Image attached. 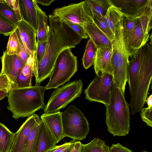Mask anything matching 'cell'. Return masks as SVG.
<instances>
[{"label": "cell", "instance_id": "cell-1", "mask_svg": "<svg viewBox=\"0 0 152 152\" xmlns=\"http://www.w3.org/2000/svg\"><path fill=\"white\" fill-rule=\"evenodd\" d=\"M49 31L44 56L38 65L34 76L35 85L49 77L56 61L65 49L75 48L83 38L53 14L49 15Z\"/></svg>", "mask_w": 152, "mask_h": 152}, {"label": "cell", "instance_id": "cell-2", "mask_svg": "<svg viewBox=\"0 0 152 152\" xmlns=\"http://www.w3.org/2000/svg\"><path fill=\"white\" fill-rule=\"evenodd\" d=\"M152 76V48L146 43L129 61L127 82L131 113L140 112L147 97Z\"/></svg>", "mask_w": 152, "mask_h": 152}, {"label": "cell", "instance_id": "cell-3", "mask_svg": "<svg viewBox=\"0 0 152 152\" xmlns=\"http://www.w3.org/2000/svg\"><path fill=\"white\" fill-rule=\"evenodd\" d=\"M45 86L36 85L24 88L12 87L8 93L7 108L12 118L29 117L45 106L44 94Z\"/></svg>", "mask_w": 152, "mask_h": 152}, {"label": "cell", "instance_id": "cell-4", "mask_svg": "<svg viewBox=\"0 0 152 152\" xmlns=\"http://www.w3.org/2000/svg\"><path fill=\"white\" fill-rule=\"evenodd\" d=\"M106 107L107 130L114 136H126L130 129L129 104L120 89L113 82L109 103Z\"/></svg>", "mask_w": 152, "mask_h": 152}, {"label": "cell", "instance_id": "cell-5", "mask_svg": "<svg viewBox=\"0 0 152 152\" xmlns=\"http://www.w3.org/2000/svg\"><path fill=\"white\" fill-rule=\"evenodd\" d=\"M115 38L111 42L113 48L112 63L113 82L124 94L127 82L129 56L124 39L122 18L116 27Z\"/></svg>", "mask_w": 152, "mask_h": 152}, {"label": "cell", "instance_id": "cell-6", "mask_svg": "<svg viewBox=\"0 0 152 152\" xmlns=\"http://www.w3.org/2000/svg\"><path fill=\"white\" fill-rule=\"evenodd\" d=\"M71 50H64L58 57L49 81L45 86L46 90L56 89L63 85L77 72V57L73 54Z\"/></svg>", "mask_w": 152, "mask_h": 152}, {"label": "cell", "instance_id": "cell-7", "mask_svg": "<svg viewBox=\"0 0 152 152\" xmlns=\"http://www.w3.org/2000/svg\"><path fill=\"white\" fill-rule=\"evenodd\" d=\"M61 116L64 137L79 140L86 138L89 131V124L79 109L71 104L66 110L61 112Z\"/></svg>", "mask_w": 152, "mask_h": 152}, {"label": "cell", "instance_id": "cell-8", "mask_svg": "<svg viewBox=\"0 0 152 152\" xmlns=\"http://www.w3.org/2000/svg\"><path fill=\"white\" fill-rule=\"evenodd\" d=\"M83 87L82 81L80 79L56 88L43 108L44 113H53L64 108L70 102L80 97Z\"/></svg>", "mask_w": 152, "mask_h": 152}, {"label": "cell", "instance_id": "cell-9", "mask_svg": "<svg viewBox=\"0 0 152 152\" xmlns=\"http://www.w3.org/2000/svg\"><path fill=\"white\" fill-rule=\"evenodd\" d=\"M113 76L103 72L96 75L94 80L84 90L85 98L90 102L108 104L113 83Z\"/></svg>", "mask_w": 152, "mask_h": 152}, {"label": "cell", "instance_id": "cell-10", "mask_svg": "<svg viewBox=\"0 0 152 152\" xmlns=\"http://www.w3.org/2000/svg\"><path fill=\"white\" fill-rule=\"evenodd\" d=\"M53 14L83 26L93 23V16L86 0L56 8Z\"/></svg>", "mask_w": 152, "mask_h": 152}, {"label": "cell", "instance_id": "cell-11", "mask_svg": "<svg viewBox=\"0 0 152 152\" xmlns=\"http://www.w3.org/2000/svg\"><path fill=\"white\" fill-rule=\"evenodd\" d=\"M149 34L144 31L139 18L137 17L135 28L131 33L124 40L129 57H134L139 49L148 41Z\"/></svg>", "mask_w": 152, "mask_h": 152}, {"label": "cell", "instance_id": "cell-12", "mask_svg": "<svg viewBox=\"0 0 152 152\" xmlns=\"http://www.w3.org/2000/svg\"><path fill=\"white\" fill-rule=\"evenodd\" d=\"M2 64L1 75H5L15 86L16 77L24 64L17 55H9L5 51L0 57Z\"/></svg>", "mask_w": 152, "mask_h": 152}, {"label": "cell", "instance_id": "cell-13", "mask_svg": "<svg viewBox=\"0 0 152 152\" xmlns=\"http://www.w3.org/2000/svg\"><path fill=\"white\" fill-rule=\"evenodd\" d=\"M41 120L39 116L34 114L23 123L18 130L14 133L12 152H21L23 145L32 129Z\"/></svg>", "mask_w": 152, "mask_h": 152}, {"label": "cell", "instance_id": "cell-14", "mask_svg": "<svg viewBox=\"0 0 152 152\" xmlns=\"http://www.w3.org/2000/svg\"><path fill=\"white\" fill-rule=\"evenodd\" d=\"M27 53L30 56L36 53L37 33L34 29L23 20L20 21L15 28Z\"/></svg>", "mask_w": 152, "mask_h": 152}, {"label": "cell", "instance_id": "cell-15", "mask_svg": "<svg viewBox=\"0 0 152 152\" xmlns=\"http://www.w3.org/2000/svg\"><path fill=\"white\" fill-rule=\"evenodd\" d=\"M112 51V45L97 48L94 64L96 75L105 72L113 75L111 61Z\"/></svg>", "mask_w": 152, "mask_h": 152}, {"label": "cell", "instance_id": "cell-16", "mask_svg": "<svg viewBox=\"0 0 152 152\" xmlns=\"http://www.w3.org/2000/svg\"><path fill=\"white\" fill-rule=\"evenodd\" d=\"M40 118L58 143L64 137L61 120V112L60 111L52 113L42 114Z\"/></svg>", "mask_w": 152, "mask_h": 152}, {"label": "cell", "instance_id": "cell-17", "mask_svg": "<svg viewBox=\"0 0 152 152\" xmlns=\"http://www.w3.org/2000/svg\"><path fill=\"white\" fill-rule=\"evenodd\" d=\"M34 0H19V7L22 20L32 27L37 33L38 18Z\"/></svg>", "mask_w": 152, "mask_h": 152}, {"label": "cell", "instance_id": "cell-18", "mask_svg": "<svg viewBox=\"0 0 152 152\" xmlns=\"http://www.w3.org/2000/svg\"><path fill=\"white\" fill-rule=\"evenodd\" d=\"M55 140L41 120L39 124V133L35 152H48L56 146Z\"/></svg>", "mask_w": 152, "mask_h": 152}, {"label": "cell", "instance_id": "cell-19", "mask_svg": "<svg viewBox=\"0 0 152 152\" xmlns=\"http://www.w3.org/2000/svg\"><path fill=\"white\" fill-rule=\"evenodd\" d=\"M83 27L87 35L92 40L97 48L112 46L111 42L94 22L85 24Z\"/></svg>", "mask_w": 152, "mask_h": 152}, {"label": "cell", "instance_id": "cell-20", "mask_svg": "<svg viewBox=\"0 0 152 152\" xmlns=\"http://www.w3.org/2000/svg\"><path fill=\"white\" fill-rule=\"evenodd\" d=\"M35 7L38 18L37 42H41L48 40L50 29L48 23V18L45 12L41 10L36 2Z\"/></svg>", "mask_w": 152, "mask_h": 152}, {"label": "cell", "instance_id": "cell-21", "mask_svg": "<svg viewBox=\"0 0 152 152\" xmlns=\"http://www.w3.org/2000/svg\"><path fill=\"white\" fill-rule=\"evenodd\" d=\"M123 13L112 3L104 18L107 25L115 35L116 26L121 19Z\"/></svg>", "mask_w": 152, "mask_h": 152}, {"label": "cell", "instance_id": "cell-22", "mask_svg": "<svg viewBox=\"0 0 152 152\" xmlns=\"http://www.w3.org/2000/svg\"><path fill=\"white\" fill-rule=\"evenodd\" d=\"M92 16L104 18L112 4L110 0H86Z\"/></svg>", "mask_w": 152, "mask_h": 152}, {"label": "cell", "instance_id": "cell-23", "mask_svg": "<svg viewBox=\"0 0 152 152\" xmlns=\"http://www.w3.org/2000/svg\"><path fill=\"white\" fill-rule=\"evenodd\" d=\"M14 133L0 122V152H9L12 144Z\"/></svg>", "mask_w": 152, "mask_h": 152}, {"label": "cell", "instance_id": "cell-24", "mask_svg": "<svg viewBox=\"0 0 152 152\" xmlns=\"http://www.w3.org/2000/svg\"><path fill=\"white\" fill-rule=\"evenodd\" d=\"M109 148L104 141L95 137L87 144H82L80 152H108Z\"/></svg>", "mask_w": 152, "mask_h": 152}, {"label": "cell", "instance_id": "cell-25", "mask_svg": "<svg viewBox=\"0 0 152 152\" xmlns=\"http://www.w3.org/2000/svg\"><path fill=\"white\" fill-rule=\"evenodd\" d=\"M97 49L96 45L90 39L87 43L84 55L82 58L83 64L86 69L94 65L96 52Z\"/></svg>", "mask_w": 152, "mask_h": 152}, {"label": "cell", "instance_id": "cell-26", "mask_svg": "<svg viewBox=\"0 0 152 152\" xmlns=\"http://www.w3.org/2000/svg\"><path fill=\"white\" fill-rule=\"evenodd\" d=\"M40 121L37 123L32 129L25 142L21 152H35L38 140Z\"/></svg>", "mask_w": 152, "mask_h": 152}, {"label": "cell", "instance_id": "cell-27", "mask_svg": "<svg viewBox=\"0 0 152 152\" xmlns=\"http://www.w3.org/2000/svg\"><path fill=\"white\" fill-rule=\"evenodd\" d=\"M111 3L124 14L137 17L138 11L132 0H110Z\"/></svg>", "mask_w": 152, "mask_h": 152}, {"label": "cell", "instance_id": "cell-28", "mask_svg": "<svg viewBox=\"0 0 152 152\" xmlns=\"http://www.w3.org/2000/svg\"><path fill=\"white\" fill-rule=\"evenodd\" d=\"M0 18L16 26L19 22L14 11L4 0H0Z\"/></svg>", "mask_w": 152, "mask_h": 152}, {"label": "cell", "instance_id": "cell-29", "mask_svg": "<svg viewBox=\"0 0 152 152\" xmlns=\"http://www.w3.org/2000/svg\"><path fill=\"white\" fill-rule=\"evenodd\" d=\"M20 51V44L18 36L16 29L10 35L6 53L9 55H17Z\"/></svg>", "mask_w": 152, "mask_h": 152}, {"label": "cell", "instance_id": "cell-30", "mask_svg": "<svg viewBox=\"0 0 152 152\" xmlns=\"http://www.w3.org/2000/svg\"><path fill=\"white\" fill-rule=\"evenodd\" d=\"M137 17H135L123 14L122 17L123 32L125 40L131 33L135 28Z\"/></svg>", "mask_w": 152, "mask_h": 152}, {"label": "cell", "instance_id": "cell-31", "mask_svg": "<svg viewBox=\"0 0 152 152\" xmlns=\"http://www.w3.org/2000/svg\"><path fill=\"white\" fill-rule=\"evenodd\" d=\"M94 22L98 28L111 42L115 39V36L106 23L104 18L93 16Z\"/></svg>", "mask_w": 152, "mask_h": 152}, {"label": "cell", "instance_id": "cell-32", "mask_svg": "<svg viewBox=\"0 0 152 152\" xmlns=\"http://www.w3.org/2000/svg\"><path fill=\"white\" fill-rule=\"evenodd\" d=\"M47 44V40L41 42H37V48L34 54L33 65V75L38 65L44 56Z\"/></svg>", "mask_w": 152, "mask_h": 152}, {"label": "cell", "instance_id": "cell-33", "mask_svg": "<svg viewBox=\"0 0 152 152\" xmlns=\"http://www.w3.org/2000/svg\"><path fill=\"white\" fill-rule=\"evenodd\" d=\"M59 20L64 23L78 35L83 39H87L88 36L86 34L83 26L74 23L66 19L63 18H58Z\"/></svg>", "mask_w": 152, "mask_h": 152}, {"label": "cell", "instance_id": "cell-34", "mask_svg": "<svg viewBox=\"0 0 152 152\" xmlns=\"http://www.w3.org/2000/svg\"><path fill=\"white\" fill-rule=\"evenodd\" d=\"M33 75L24 76L20 71L15 81L14 87L17 88H24L32 86L31 80Z\"/></svg>", "mask_w": 152, "mask_h": 152}, {"label": "cell", "instance_id": "cell-35", "mask_svg": "<svg viewBox=\"0 0 152 152\" xmlns=\"http://www.w3.org/2000/svg\"><path fill=\"white\" fill-rule=\"evenodd\" d=\"M16 26L0 18V34L10 35L15 29Z\"/></svg>", "mask_w": 152, "mask_h": 152}, {"label": "cell", "instance_id": "cell-36", "mask_svg": "<svg viewBox=\"0 0 152 152\" xmlns=\"http://www.w3.org/2000/svg\"><path fill=\"white\" fill-rule=\"evenodd\" d=\"M140 115L142 120L147 125L152 127V106L143 108L140 111Z\"/></svg>", "mask_w": 152, "mask_h": 152}, {"label": "cell", "instance_id": "cell-37", "mask_svg": "<svg viewBox=\"0 0 152 152\" xmlns=\"http://www.w3.org/2000/svg\"><path fill=\"white\" fill-rule=\"evenodd\" d=\"M4 2L14 11L19 21L22 20L19 7V0H4Z\"/></svg>", "mask_w": 152, "mask_h": 152}, {"label": "cell", "instance_id": "cell-38", "mask_svg": "<svg viewBox=\"0 0 152 152\" xmlns=\"http://www.w3.org/2000/svg\"><path fill=\"white\" fill-rule=\"evenodd\" d=\"M12 83L5 75L0 74V90L9 93L12 88Z\"/></svg>", "mask_w": 152, "mask_h": 152}, {"label": "cell", "instance_id": "cell-39", "mask_svg": "<svg viewBox=\"0 0 152 152\" xmlns=\"http://www.w3.org/2000/svg\"><path fill=\"white\" fill-rule=\"evenodd\" d=\"M108 152H133L131 150L123 146L119 143L112 144Z\"/></svg>", "mask_w": 152, "mask_h": 152}, {"label": "cell", "instance_id": "cell-40", "mask_svg": "<svg viewBox=\"0 0 152 152\" xmlns=\"http://www.w3.org/2000/svg\"><path fill=\"white\" fill-rule=\"evenodd\" d=\"M19 38L20 44V51L18 56L20 60L25 64L28 58L30 56V55L26 50L23 44L19 37Z\"/></svg>", "mask_w": 152, "mask_h": 152}, {"label": "cell", "instance_id": "cell-41", "mask_svg": "<svg viewBox=\"0 0 152 152\" xmlns=\"http://www.w3.org/2000/svg\"><path fill=\"white\" fill-rule=\"evenodd\" d=\"M73 140L65 143L59 145H56L53 147L48 152H62L67 148L73 142Z\"/></svg>", "mask_w": 152, "mask_h": 152}, {"label": "cell", "instance_id": "cell-42", "mask_svg": "<svg viewBox=\"0 0 152 152\" xmlns=\"http://www.w3.org/2000/svg\"><path fill=\"white\" fill-rule=\"evenodd\" d=\"M132 1L138 13L140 10L145 6L148 0H132Z\"/></svg>", "mask_w": 152, "mask_h": 152}, {"label": "cell", "instance_id": "cell-43", "mask_svg": "<svg viewBox=\"0 0 152 152\" xmlns=\"http://www.w3.org/2000/svg\"><path fill=\"white\" fill-rule=\"evenodd\" d=\"M37 3L42 6H49L56 1L55 0H35Z\"/></svg>", "mask_w": 152, "mask_h": 152}, {"label": "cell", "instance_id": "cell-44", "mask_svg": "<svg viewBox=\"0 0 152 152\" xmlns=\"http://www.w3.org/2000/svg\"><path fill=\"white\" fill-rule=\"evenodd\" d=\"M81 145L80 141H76L70 152H80Z\"/></svg>", "mask_w": 152, "mask_h": 152}, {"label": "cell", "instance_id": "cell-45", "mask_svg": "<svg viewBox=\"0 0 152 152\" xmlns=\"http://www.w3.org/2000/svg\"><path fill=\"white\" fill-rule=\"evenodd\" d=\"M8 93L5 91L0 90V101L5 97L7 96Z\"/></svg>", "mask_w": 152, "mask_h": 152}, {"label": "cell", "instance_id": "cell-46", "mask_svg": "<svg viewBox=\"0 0 152 152\" xmlns=\"http://www.w3.org/2000/svg\"><path fill=\"white\" fill-rule=\"evenodd\" d=\"M76 142V141L75 140H73V142L70 145L62 152H70L74 146V145Z\"/></svg>", "mask_w": 152, "mask_h": 152}, {"label": "cell", "instance_id": "cell-47", "mask_svg": "<svg viewBox=\"0 0 152 152\" xmlns=\"http://www.w3.org/2000/svg\"><path fill=\"white\" fill-rule=\"evenodd\" d=\"M141 152H148L146 151H142Z\"/></svg>", "mask_w": 152, "mask_h": 152}, {"label": "cell", "instance_id": "cell-48", "mask_svg": "<svg viewBox=\"0 0 152 152\" xmlns=\"http://www.w3.org/2000/svg\"><path fill=\"white\" fill-rule=\"evenodd\" d=\"M9 152H12V150H11V149L10 151Z\"/></svg>", "mask_w": 152, "mask_h": 152}]
</instances>
